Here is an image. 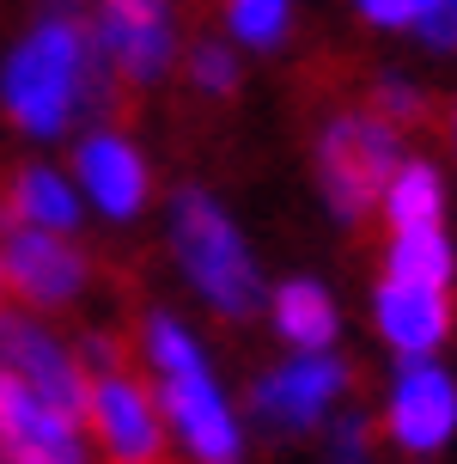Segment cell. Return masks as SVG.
I'll use <instances>...</instances> for the list:
<instances>
[{
	"mask_svg": "<svg viewBox=\"0 0 457 464\" xmlns=\"http://www.w3.org/2000/svg\"><path fill=\"white\" fill-rule=\"evenodd\" d=\"M329 464H378L372 459V421L366 416H342L329 428Z\"/></svg>",
	"mask_w": 457,
	"mask_h": 464,
	"instance_id": "obj_22",
	"label": "cell"
},
{
	"mask_svg": "<svg viewBox=\"0 0 457 464\" xmlns=\"http://www.w3.org/2000/svg\"><path fill=\"white\" fill-rule=\"evenodd\" d=\"M0 220L6 232H55V238H68V227H80V196L62 171H49V165H31L13 178L6 189V202H0Z\"/></svg>",
	"mask_w": 457,
	"mask_h": 464,
	"instance_id": "obj_14",
	"label": "cell"
},
{
	"mask_svg": "<svg viewBox=\"0 0 457 464\" xmlns=\"http://www.w3.org/2000/svg\"><path fill=\"white\" fill-rule=\"evenodd\" d=\"M226 31L244 49H281L293 31V0H226Z\"/></svg>",
	"mask_w": 457,
	"mask_h": 464,
	"instance_id": "obj_18",
	"label": "cell"
},
{
	"mask_svg": "<svg viewBox=\"0 0 457 464\" xmlns=\"http://www.w3.org/2000/svg\"><path fill=\"white\" fill-rule=\"evenodd\" d=\"M73 178L86 184V196L110 214V220H135L140 202H147V160H140L135 147H129V135H116V129H98V135L80 140Z\"/></svg>",
	"mask_w": 457,
	"mask_h": 464,
	"instance_id": "obj_13",
	"label": "cell"
},
{
	"mask_svg": "<svg viewBox=\"0 0 457 464\" xmlns=\"http://www.w3.org/2000/svg\"><path fill=\"white\" fill-rule=\"evenodd\" d=\"M396 165H403V147L378 111H336L318 129V189L342 227H360L385 202Z\"/></svg>",
	"mask_w": 457,
	"mask_h": 464,
	"instance_id": "obj_4",
	"label": "cell"
},
{
	"mask_svg": "<svg viewBox=\"0 0 457 464\" xmlns=\"http://www.w3.org/2000/svg\"><path fill=\"white\" fill-rule=\"evenodd\" d=\"M0 281L31 305H68L86 287V256L55 232H6L0 245Z\"/></svg>",
	"mask_w": 457,
	"mask_h": 464,
	"instance_id": "obj_11",
	"label": "cell"
},
{
	"mask_svg": "<svg viewBox=\"0 0 457 464\" xmlns=\"http://www.w3.org/2000/svg\"><path fill=\"white\" fill-rule=\"evenodd\" d=\"M348 385H354V372H348L342 354H293V361H281L274 372L256 379L251 410L269 434H305V428L329 421V410L348 397Z\"/></svg>",
	"mask_w": 457,
	"mask_h": 464,
	"instance_id": "obj_7",
	"label": "cell"
},
{
	"mask_svg": "<svg viewBox=\"0 0 457 464\" xmlns=\"http://www.w3.org/2000/svg\"><path fill=\"white\" fill-rule=\"evenodd\" d=\"M0 452L6 464H91L80 421L55 416L43 397L0 372Z\"/></svg>",
	"mask_w": 457,
	"mask_h": 464,
	"instance_id": "obj_10",
	"label": "cell"
},
{
	"mask_svg": "<svg viewBox=\"0 0 457 464\" xmlns=\"http://www.w3.org/2000/svg\"><path fill=\"white\" fill-rule=\"evenodd\" d=\"M104 80H116L98 49H91L86 24L68 13H49L24 31V44L6 55L0 68V104L24 135H62L80 111H104L110 92Z\"/></svg>",
	"mask_w": 457,
	"mask_h": 464,
	"instance_id": "obj_1",
	"label": "cell"
},
{
	"mask_svg": "<svg viewBox=\"0 0 457 464\" xmlns=\"http://www.w3.org/2000/svg\"><path fill=\"white\" fill-rule=\"evenodd\" d=\"M457 276V251L445 227H414V232H390L385 245V281H414V287H445L452 294Z\"/></svg>",
	"mask_w": 457,
	"mask_h": 464,
	"instance_id": "obj_17",
	"label": "cell"
},
{
	"mask_svg": "<svg viewBox=\"0 0 457 464\" xmlns=\"http://www.w3.org/2000/svg\"><path fill=\"white\" fill-rule=\"evenodd\" d=\"M366 111H378L390 129H409L414 116L427 111V98H421V86L403 80V73H378V86H372V104H366Z\"/></svg>",
	"mask_w": 457,
	"mask_h": 464,
	"instance_id": "obj_21",
	"label": "cell"
},
{
	"mask_svg": "<svg viewBox=\"0 0 457 464\" xmlns=\"http://www.w3.org/2000/svg\"><path fill=\"white\" fill-rule=\"evenodd\" d=\"M140 348H147V361L159 372V410L177 428V440L189 446V459L195 464H238L244 459V428L232 416V397L220 392L202 343L171 312H153L140 324Z\"/></svg>",
	"mask_w": 457,
	"mask_h": 464,
	"instance_id": "obj_2",
	"label": "cell"
},
{
	"mask_svg": "<svg viewBox=\"0 0 457 464\" xmlns=\"http://www.w3.org/2000/svg\"><path fill=\"white\" fill-rule=\"evenodd\" d=\"M0 287H6V281H0Z\"/></svg>",
	"mask_w": 457,
	"mask_h": 464,
	"instance_id": "obj_25",
	"label": "cell"
},
{
	"mask_svg": "<svg viewBox=\"0 0 457 464\" xmlns=\"http://www.w3.org/2000/svg\"><path fill=\"white\" fill-rule=\"evenodd\" d=\"M86 421L98 428V440H104L110 464H165L159 397L147 392L135 372L91 379V392H86Z\"/></svg>",
	"mask_w": 457,
	"mask_h": 464,
	"instance_id": "obj_9",
	"label": "cell"
},
{
	"mask_svg": "<svg viewBox=\"0 0 457 464\" xmlns=\"http://www.w3.org/2000/svg\"><path fill=\"white\" fill-rule=\"evenodd\" d=\"M269 318H274L281 343L293 348V354H329L336 330H342V312H336V300H329V287H318V281H305V276L274 287Z\"/></svg>",
	"mask_w": 457,
	"mask_h": 464,
	"instance_id": "obj_15",
	"label": "cell"
},
{
	"mask_svg": "<svg viewBox=\"0 0 457 464\" xmlns=\"http://www.w3.org/2000/svg\"><path fill=\"white\" fill-rule=\"evenodd\" d=\"M189 86L195 92H207V98H232L238 92V55H232L226 44H195L189 49Z\"/></svg>",
	"mask_w": 457,
	"mask_h": 464,
	"instance_id": "obj_19",
	"label": "cell"
},
{
	"mask_svg": "<svg viewBox=\"0 0 457 464\" xmlns=\"http://www.w3.org/2000/svg\"><path fill=\"white\" fill-rule=\"evenodd\" d=\"M354 13H360L372 31H409L414 0H354Z\"/></svg>",
	"mask_w": 457,
	"mask_h": 464,
	"instance_id": "obj_23",
	"label": "cell"
},
{
	"mask_svg": "<svg viewBox=\"0 0 457 464\" xmlns=\"http://www.w3.org/2000/svg\"><path fill=\"white\" fill-rule=\"evenodd\" d=\"M0 372L19 379L31 397H43L55 416L86 421L91 379L80 372V361H73L68 348L37 324V318H6V312H0Z\"/></svg>",
	"mask_w": 457,
	"mask_h": 464,
	"instance_id": "obj_8",
	"label": "cell"
},
{
	"mask_svg": "<svg viewBox=\"0 0 457 464\" xmlns=\"http://www.w3.org/2000/svg\"><path fill=\"white\" fill-rule=\"evenodd\" d=\"M409 37L427 44L433 55H457V0H414Z\"/></svg>",
	"mask_w": 457,
	"mask_h": 464,
	"instance_id": "obj_20",
	"label": "cell"
},
{
	"mask_svg": "<svg viewBox=\"0 0 457 464\" xmlns=\"http://www.w3.org/2000/svg\"><path fill=\"white\" fill-rule=\"evenodd\" d=\"M385 220L390 232H414V227H439L445 220V178L433 160H403L385 184Z\"/></svg>",
	"mask_w": 457,
	"mask_h": 464,
	"instance_id": "obj_16",
	"label": "cell"
},
{
	"mask_svg": "<svg viewBox=\"0 0 457 464\" xmlns=\"http://www.w3.org/2000/svg\"><path fill=\"white\" fill-rule=\"evenodd\" d=\"M385 434L409 459H433L457 440V379L439 367V354L396 361L385 392Z\"/></svg>",
	"mask_w": 457,
	"mask_h": 464,
	"instance_id": "obj_5",
	"label": "cell"
},
{
	"mask_svg": "<svg viewBox=\"0 0 457 464\" xmlns=\"http://www.w3.org/2000/svg\"><path fill=\"white\" fill-rule=\"evenodd\" d=\"M372 324L396 348V361H427L452 336V294L414 287V281H378L372 287Z\"/></svg>",
	"mask_w": 457,
	"mask_h": 464,
	"instance_id": "obj_12",
	"label": "cell"
},
{
	"mask_svg": "<svg viewBox=\"0 0 457 464\" xmlns=\"http://www.w3.org/2000/svg\"><path fill=\"white\" fill-rule=\"evenodd\" d=\"M452 147H457V111H452Z\"/></svg>",
	"mask_w": 457,
	"mask_h": 464,
	"instance_id": "obj_24",
	"label": "cell"
},
{
	"mask_svg": "<svg viewBox=\"0 0 457 464\" xmlns=\"http://www.w3.org/2000/svg\"><path fill=\"white\" fill-rule=\"evenodd\" d=\"M171 251H177L189 287L202 294L220 318H251L262 300V276L244 245V232L232 227V214L207 196V189H177L171 202Z\"/></svg>",
	"mask_w": 457,
	"mask_h": 464,
	"instance_id": "obj_3",
	"label": "cell"
},
{
	"mask_svg": "<svg viewBox=\"0 0 457 464\" xmlns=\"http://www.w3.org/2000/svg\"><path fill=\"white\" fill-rule=\"evenodd\" d=\"M91 49H98V62L122 86L165 80L171 55H177V13H171V0H104Z\"/></svg>",
	"mask_w": 457,
	"mask_h": 464,
	"instance_id": "obj_6",
	"label": "cell"
}]
</instances>
